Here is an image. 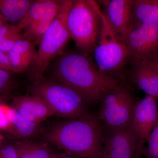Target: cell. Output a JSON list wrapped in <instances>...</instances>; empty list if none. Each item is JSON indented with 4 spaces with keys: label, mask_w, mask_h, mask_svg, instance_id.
<instances>
[{
    "label": "cell",
    "mask_w": 158,
    "mask_h": 158,
    "mask_svg": "<svg viewBox=\"0 0 158 158\" xmlns=\"http://www.w3.org/2000/svg\"><path fill=\"white\" fill-rule=\"evenodd\" d=\"M13 73H21L34 65L37 57L34 43L27 40H19L7 53Z\"/></svg>",
    "instance_id": "cell-13"
},
{
    "label": "cell",
    "mask_w": 158,
    "mask_h": 158,
    "mask_svg": "<svg viewBox=\"0 0 158 158\" xmlns=\"http://www.w3.org/2000/svg\"><path fill=\"white\" fill-rule=\"evenodd\" d=\"M99 12L100 27L98 40L93 51L94 60L101 71L111 75L120 70L131 56L125 45L111 29L101 8Z\"/></svg>",
    "instance_id": "cell-6"
},
{
    "label": "cell",
    "mask_w": 158,
    "mask_h": 158,
    "mask_svg": "<svg viewBox=\"0 0 158 158\" xmlns=\"http://www.w3.org/2000/svg\"><path fill=\"white\" fill-rule=\"evenodd\" d=\"M63 1L38 0L34 1L27 14L17 26L23 31L30 23L48 18H55L62 7Z\"/></svg>",
    "instance_id": "cell-15"
},
{
    "label": "cell",
    "mask_w": 158,
    "mask_h": 158,
    "mask_svg": "<svg viewBox=\"0 0 158 158\" xmlns=\"http://www.w3.org/2000/svg\"><path fill=\"white\" fill-rule=\"evenodd\" d=\"M7 23L6 19L0 14V28Z\"/></svg>",
    "instance_id": "cell-28"
},
{
    "label": "cell",
    "mask_w": 158,
    "mask_h": 158,
    "mask_svg": "<svg viewBox=\"0 0 158 158\" xmlns=\"http://www.w3.org/2000/svg\"><path fill=\"white\" fill-rule=\"evenodd\" d=\"M101 102L97 117L103 129H117L131 124L135 102L126 86L118 83Z\"/></svg>",
    "instance_id": "cell-7"
},
{
    "label": "cell",
    "mask_w": 158,
    "mask_h": 158,
    "mask_svg": "<svg viewBox=\"0 0 158 158\" xmlns=\"http://www.w3.org/2000/svg\"><path fill=\"white\" fill-rule=\"evenodd\" d=\"M73 2L63 0L56 16L41 37L34 64L35 78L43 76L51 61L62 51L71 38L67 19Z\"/></svg>",
    "instance_id": "cell-5"
},
{
    "label": "cell",
    "mask_w": 158,
    "mask_h": 158,
    "mask_svg": "<svg viewBox=\"0 0 158 158\" xmlns=\"http://www.w3.org/2000/svg\"><path fill=\"white\" fill-rule=\"evenodd\" d=\"M7 105H0V129L7 131L10 126V123L8 118Z\"/></svg>",
    "instance_id": "cell-24"
},
{
    "label": "cell",
    "mask_w": 158,
    "mask_h": 158,
    "mask_svg": "<svg viewBox=\"0 0 158 158\" xmlns=\"http://www.w3.org/2000/svg\"><path fill=\"white\" fill-rule=\"evenodd\" d=\"M100 9L96 1L76 0L69 12L67 26L70 38L85 53L96 46L100 27Z\"/></svg>",
    "instance_id": "cell-4"
},
{
    "label": "cell",
    "mask_w": 158,
    "mask_h": 158,
    "mask_svg": "<svg viewBox=\"0 0 158 158\" xmlns=\"http://www.w3.org/2000/svg\"></svg>",
    "instance_id": "cell-31"
},
{
    "label": "cell",
    "mask_w": 158,
    "mask_h": 158,
    "mask_svg": "<svg viewBox=\"0 0 158 158\" xmlns=\"http://www.w3.org/2000/svg\"><path fill=\"white\" fill-rule=\"evenodd\" d=\"M0 158H19L13 144H4L0 147Z\"/></svg>",
    "instance_id": "cell-23"
},
{
    "label": "cell",
    "mask_w": 158,
    "mask_h": 158,
    "mask_svg": "<svg viewBox=\"0 0 158 158\" xmlns=\"http://www.w3.org/2000/svg\"><path fill=\"white\" fill-rule=\"evenodd\" d=\"M143 155L146 158H158V118L150 135Z\"/></svg>",
    "instance_id": "cell-21"
},
{
    "label": "cell",
    "mask_w": 158,
    "mask_h": 158,
    "mask_svg": "<svg viewBox=\"0 0 158 158\" xmlns=\"http://www.w3.org/2000/svg\"><path fill=\"white\" fill-rule=\"evenodd\" d=\"M11 107L23 118L37 124L55 115L45 102L34 95L15 97Z\"/></svg>",
    "instance_id": "cell-12"
},
{
    "label": "cell",
    "mask_w": 158,
    "mask_h": 158,
    "mask_svg": "<svg viewBox=\"0 0 158 158\" xmlns=\"http://www.w3.org/2000/svg\"><path fill=\"white\" fill-rule=\"evenodd\" d=\"M45 136L49 143L78 157L103 158V129L97 117L92 115L58 123Z\"/></svg>",
    "instance_id": "cell-2"
},
{
    "label": "cell",
    "mask_w": 158,
    "mask_h": 158,
    "mask_svg": "<svg viewBox=\"0 0 158 158\" xmlns=\"http://www.w3.org/2000/svg\"><path fill=\"white\" fill-rule=\"evenodd\" d=\"M7 100L8 98L0 96V105H6Z\"/></svg>",
    "instance_id": "cell-29"
},
{
    "label": "cell",
    "mask_w": 158,
    "mask_h": 158,
    "mask_svg": "<svg viewBox=\"0 0 158 158\" xmlns=\"http://www.w3.org/2000/svg\"><path fill=\"white\" fill-rule=\"evenodd\" d=\"M55 80L78 92L88 104L102 101L107 93L118 85L115 78L101 71L84 54L64 53L53 69Z\"/></svg>",
    "instance_id": "cell-1"
},
{
    "label": "cell",
    "mask_w": 158,
    "mask_h": 158,
    "mask_svg": "<svg viewBox=\"0 0 158 158\" xmlns=\"http://www.w3.org/2000/svg\"><path fill=\"white\" fill-rule=\"evenodd\" d=\"M103 131V158H136L137 141L131 124Z\"/></svg>",
    "instance_id": "cell-11"
},
{
    "label": "cell",
    "mask_w": 158,
    "mask_h": 158,
    "mask_svg": "<svg viewBox=\"0 0 158 158\" xmlns=\"http://www.w3.org/2000/svg\"><path fill=\"white\" fill-rule=\"evenodd\" d=\"M35 79L31 87L32 95L45 102L55 115L71 119L88 114V103L75 90L56 80L43 76Z\"/></svg>",
    "instance_id": "cell-3"
},
{
    "label": "cell",
    "mask_w": 158,
    "mask_h": 158,
    "mask_svg": "<svg viewBox=\"0 0 158 158\" xmlns=\"http://www.w3.org/2000/svg\"><path fill=\"white\" fill-rule=\"evenodd\" d=\"M7 114L10 126L7 132L19 140H30L42 131L40 124L27 120L11 106L7 107Z\"/></svg>",
    "instance_id": "cell-16"
},
{
    "label": "cell",
    "mask_w": 158,
    "mask_h": 158,
    "mask_svg": "<svg viewBox=\"0 0 158 158\" xmlns=\"http://www.w3.org/2000/svg\"><path fill=\"white\" fill-rule=\"evenodd\" d=\"M1 136H0V141H1Z\"/></svg>",
    "instance_id": "cell-30"
},
{
    "label": "cell",
    "mask_w": 158,
    "mask_h": 158,
    "mask_svg": "<svg viewBox=\"0 0 158 158\" xmlns=\"http://www.w3.org/2000/svg\"><path fill=\"white\" fill-rule=\"evenodd\" d=\"M130 56L144 61L158 59V26H135L125 43Z\"/></svg>",
    "instance_id": "cell-9"
},
{
    "label": "cell",
    "mask_w": 158,
    "mask_h": 158,
    "mask_svg": "<svg viewBox=\"0 0 158 158\" xmlns=\"http://www.w3.org/2000/svg\"><path fill=\"white\" fill-rule=\"evenodd\" d=\"M158 118L156 99L146 95L135 103L131 126L137 141L136 158L143 155L145 144Z\"/></svg>",
    "instance_id": "cell-8"
},
{
    "label": "cell",
    "mask_w": 158,
    "mask_h": 158,
    "mask_svg": "<svg viewBox=\"0 0 158 158\" xmlns=\"http://www.w3.org/2000/svg\"><path fill=\"white\" fill-rule=\"evenodd\" d=\"M19 158H52L56 154L48 144L30 140H19L12 144Z\"/></svg>",
    "instance_id": "cell-18"
},
{
    "label": "cell",
    "mask_w": 158,
    "mask_h": 158,
    "mask_svg": "<svg viewBox=\"0 0 158 158\" xmlns=\"http://www.w3.org/2000/svg\"><path fill=\"white\" fill-rule=\"evenodd\" d=\"M142 62L158 73V59L146 60Z\"/></svg>",
    "instance_id": "cell-26"
},
{
    "label": "cell",
    "mask_w": 158,
    "mask_h": 158,
    "mask_svg": "<svg viewBox=\"0 0 158 158\" xmlns=\"http://www.w3.org/2000/svg\"><path fill=\"white\" fill-rule=\"evenodd\" d=\"M134 27L140 24L158 26V0L132 1Z\"/></svg>",
    "instance_id": "cell-17"
},
{
    "label": "cell",
    "mask_w": 158,
    "mask_h": 158,
    "mask_svg": "<svg viewBox=\"0 0 158 158\" xmlns=\"http://www.w3.org/2000/svg\"><path fill=\"white\" fill-rule=\"evenodd\" d=\"M14 85L11 73L0 69V96L8 98Z\"/></svg>",
    "instance_id": "cell-22"
},
{
    "label": "cell",
    "mask_w": 158,
    "mask_h": 158,
    "mask_svg": "<svg viewBox=\"0 0 158 158\" xmlns=\"http://www.w3.org/2000/svg\"><path fill=\"white\" fill-rule=\"evenodd\" d=\"M0 69L13 73L7 54L0 51Z\"/></svg>",
    "instance_id": "cell-25"
},
{
    "label": "cell",
    "mask_w": 158,
    "mask_h": 158,
    "mask_svg": "<svg viewBox=\"0 0 158 158\" xmlns=\"http://www.w3.org/2000/svg\"><path fill=\"white\" fill-rule=\"evenodd\" d=\"M34 2L32 0H0V14L7 22L18 23Z\"/></svg>",
    "instance_id": "cell-19"
},
{
    "label": "cell",
    "mask_w": 158,
    "mask_h": 158,
    "mask_svg": "<svg viewBox=\"0 0 158 158\" xmlns=\"http://www.w3.org/2000/svg\"><path fill=\"white\" fill-rule=\"evenodd\" d=\"M130 72L131 80L148 96L158 101V73L142 61L135 60Z\"/></svg>",
    "instance_id": "cell-14"
},
{
    "label": "cell",
    "mask_w": 158,
    "mask_h": 158,
    "mask_svg": "<svg viewBox=\"0 0 158 158\" xmlns=\"http://www.w3.org/2000/svg\"><path fill=\"white\" fill-rule=\"evenodd\" d=\"M24 39L22 31L7 23L0 28V51L7 54L19 40Z\"/></svg>",
    "instance_id": "cell-20"
},
{
    "label": "cell",
    "mask_w": 158,
    "mask_h": 158,
    "mask_svg": "<svg viewBox=\"0 0 158 158\" xmlns=\"http://www.w3.org/2000/svg\"><path fill=\"white\" fill-rule=\"evenodd\" d=\"M76 156L70 154L68 153L63 152L61 153H56L52 158H78Z\"/></svg>",
    "instance_id": "cell-27"
},
{
    "label": "cell",
    "mask_w": 158,
    "mask_h": 158,
    "mask_svg": "<svg viewBox=\"0 0 158 158\" xmlns=\"http://www.w3.org/2000/svg\"><path fill=\"white\" fill-rule=\"evenodd\" d=\"M103 13L114 34L125 44L134 28L132 0H104Z\"/></svg>",
    "instance_id": "cell-10"
}]
</instances>
